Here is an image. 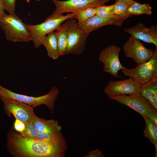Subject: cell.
<instances>
[{
	"instance_id": "6da1fadb",
	"label": "cell",
	"mask_w": 157,
	"mask_h": 157,
	"mask_svg": "<svg viewBox=\"0 0 157 157\" xmlns=\"http://www.w3.org/2000/svg\"><path fill=\"white\" fill-rule=\"evenodd\" d=\"M7 148L13 156L20 157H64L67 146L65 139L46 142L26 138L12 131L8 134Z\"/></svg>"
},
{
	"instance_id": "7a4b0ae2",
	"label": "cell",
	"mask_w": 157,
	"mask_h": 157,
	"mask_svg": "<svg viewBox=\"0 0 157 157\" xmlns=\"http://www.w3.org/2000/svg\"><path fill=\"white\" fill-rule=\"evenodd\" d=\"M76 13H72L66 15L63 14H52L40 24H26L27 29L31 36L35 47H39L42 45L43 39L47 35L56 30L60 25L67 20L75 18Z\"/></svg>"
},
{
	"instance_id": "3957f363",
	"label": "cell",
	"mask_w": 157,
	"mask_h": 157,
	"mask_svg": "<svg viewBox=\"0 0 157 157\" xmlns=\"http://www.w3.org/2000/svg\"><path fill=\"white\" fill-rule=\"evenodd\" d=\"M0 27L9 41L26 42L32 40L26 24L15 14L5 13L0 17Z\"/></svg>"
},
{
	"instance_id": "277c9868",
	"label": "cell",
	"mask_w": 157,
	"mask_h": 157,
	"mask_svg": "<svg viewBox=\"0 0 157 157\" xmlns=\"http://www.w3.org/2000/svg\"><path fill=\"white\" fill-rule=\"evenodd\" d=\"M59 93V90L55 86L52 87L46 94L37 97L17 93L1 86L0 88V96L23 102L33 108L42 104L46 105L52 114Z\"/></svg>"
},
{
	"instance_id": "5b68a950",
	"label": "cell",
	"mask_w": 157,
	"mask_h": 157,
	"mask_svg": "<svg viewBox=\"0 0 157 157\" xmlns=\"http://www.w3.org/2000/svg\"><path fill=\"white\" fill-rule=\"evenodd\" d=\"M108 97L131 108L140 114L143 118L147 117L155 123L157 122V110L154 108L150 102L140 93Z\"/></svg>"
},
{
	"instance_id": "8992f818",
	"label": "cell",
	"mask_w": 157,
	"mask_h": 157,
	"mask_svg": "<svg viewBox=\"0 0 157 157\" xmlns=\"http://www.w3.org/2000/svg\"><path fill=\"white\" fill-rule=\"evenodd\" d=\"M121 70L125 76L141 85L157 78V47H156L153 56L148 61L137 65L134 68L128 69L125 67Z\"/></svg>"
},
{
	"instance_id": "52a82bcc",
	"label": "cell",
	"mask_w": 157,
	"mask_h": 157,
	"mask_svg": "<svg viewBox=\"0 0 157 157\" xmlns=\"http://www.w3.org/2000/svg\"><path fill=\"white\" fill-rule=\"evenodd\" d=\"M74 18L68 19L63 23L68 33V45L66 54L78 55L84 52L89 34L80 28Z\"/></svg>"
},
{
	"instance_id": "ba28073f",
	"label": "cell",
	"mask_w": 157,
	"mask_h": 157,
	"mask_svg": "<svg viewBox=\"0 0 157 157\" xmlns=\"http://www.w3.org/2000/svg\"><path fill=\"white\" fill-rule=\"evenodd\" d=\"M5 111L8 116L13 114L16 118L26 123L33 121L36 116L33 108L25 103L0 96Z\"/></svg>"
},
{
	"instance_id": "9c48e42d",
	"label": "cell",
	"mask_w": 157,
	"mask_h": 157,
	"mask_svg": "<svg viewBox=\"0 0 157 157\" xmlns=\"http://www.w3.org/2000/svg\"><path fill=\"white\" fill-rule=\"evenodd\" d=\"M120 47L114 44L108 46L100 53L99 60L104 64L103 71L109 73L112 76L120 77L119 71L124 68L120 61L119 55Z\"/></svg>"
},
{
	"instance_id": "30bf717a",
	"label": "cell",
	"mask_w": 157,
	"mask_h": 157,
	"mask_svg": "<svg viewBox=\"0 0 157 157\" xmlns=\"http://www.w3.org/2000/svg\"><path fill=\"white\" fill-rule=\"evenodd\" d=\"M56 9L52 14L65 13H77L90 8H97L104 5L109 0H52Z\"/></svg>"
},
{
	"instance_id": "8fae6325",
	"label": "cell",
	"mask_w": 157,
	"mask_h": 157,
	"mask_svg": "<svg viewBox=\"0 0 157 157\" xmlns=\"http://www.w3.org/2000/svg\"><path fill=\"white\" fill-rule=\"evenodd\" d=\"M125 56L132 58L138 65L149 60L154 51L146 48L139 40L131 36L124 44Z\"/></svg>"
},
{
	"instance_id": "7c38bea8",
	"label": "cell",
	"mask_w": 157,
	"mask_h": 157,
	"mask_svg": "<svg viewBox=\"0 0 157 157\" xmlns=\"http://www.w3.org/2000/svg\"><path fill=\"white\" fill-rule=\"evenodd\" d=\"M141 85L130 78L122 81H111L104 88V92L108 97L135 94L140 93Z\"/></svg>"
},
{
	"instance_id": "4fadbf2b",
	"label": "cell",
	"mask_w": 157,
	"mask_h": 157,
	"mask_svg": "<svg viewBox=\"0 0 157 157\" xmlns=\"http://www.w3.org/2000/svg\"><path fill=\"white\" fill-rule=\"evenodd\" d=\"M124 32L139 40L149 43H152L157 47V27L152 25L147 27L140 23L135 26L124 29Z\"/></svg>"
},
{
	"instance_id": "5bb4252c",
	"label": "cell",
	"mask_w": 157,
	"mask_h": 157,
	"mask_svg": "<svg viewBox=\"0 0 157 157\" xmlns=\"http://www.w3.org/2000/svg\"><path fill=\"white\" fill-rule=\"evenodd\" d=\"M123 22L115 17L102 18L95 15L85 22L78 25L80 28L89 34L94 31L105 25H112L120 26Z\"/></svg>"
},
{
	"instance_id": "9a60e30c",
	"label": "cell",
	"mask_w": 157,
	"mask_h": 157,
	"mask_svg": "<svg viewBox=\"0 0 157 157\" xmlns=\"http://www.w3.org/2000/svg\"><path fill=\"white\" fill-rule=\"evenodd\" d=\"M33 123L39 133L55 134L61 133V126L57 120H46L37 116L33 120Z\"/></svg>"
},
{
	"instance_id": "2e32d148",
	"label": "cell",
	"mask_w": 157,
	"mask_h": 157,
	"mask_svg": "<svg viewBox=\"0 0 157 157\" xmlns=\"http://www.w3.org/2000/svg\"><path fill=\"white\" fill-rule=\"evenodd\" d=\"M140 93L157 110V78L142 85Z\"/></svg>"
},
{
	"instance_id": "e0dca14e",
	"label": "cell",
	"mask_w": 157,
	"mask_h": 157,
	"mask_svg": "<svg viewBox=\"0 0 157 157\" xmlns=\"http://www.w3.org/2000/svg\"><path fill=\"white\" fill-rule=\"evenodd\" d=\"M42 44L45 47L48 56L54 60L60 56L57 39L54 31L47 35L43 38Z\"/></svg>"
},
{
	"instance_id": "ac0fdd59",
	"label": "cell",
	"mask_w": 157,
	"mask_h": 157,
	"mask_svg": "<svg viewBox=\"0 0 157 157\" xmlns=\"http://www.w3.org/2000/svg\"><path fill=\"white\" fill-rule=\"evenodd\" d=\"M144 118L145 122L144 131V136L154 145L156 149L155 157H157V124L148 117H146Z\"/></svg>"
},
{
	"instance_id": "d6986e66",
	"label": "cell",
	"mask_w": 157,
	"mask_h": 157,
	"mask_svg": "<svg viewBox=\"0 0 157 157\" xmlns=\"http://www.w3.org/2000/svg\"><path fill=\"white\" fill-rule=\"evenodd\" d=\"M134 1L133 0H119L114 3L113 11V16L121 20L124 21L130 16L127 12V10Z\"/></svg>"
},
{
	"instance_id": "ffe728a7",
	"label": "cell",
	"mask_w": 157,
	"mask_h": 157,
	"mask_svg": "<svg viewBox=\"0 0 157 157\" xmlns=\"http://www.w3.org/2000/svg\"><path fill=\"white\" fill-rule=\"evenodd\" d=\"M55 33L58 42L60 56L66 54L68 35L67 31L63 23L57 28Z\"/></svg>"
},
{
	"instance_id": "44dd1931",
	"label": "cell",
	"mask_w": 157,
	"mask_h": 157,
	"mask_svg": "<svg viewBox=\"0 0 157 157\" xmlns=\"http://www.w3.org/2000/svg\"><path fill=\"white\" fill-rule=\"evenodd\" d=\"M152 8L148 4H141L134 1L127 10L130 16L138 15L142 14L150 15L152 13Z\"/></svg>"
},
{
	"instance_id": "7402d4cb",
	"label": "cell",
	"mask_w": 157,
	"mask_h": 157,
	"mask_svg": "<svg viewBox=\"0 0 157 157\" xmlns=\"http://www.w3.org/2000/svg\"><path fill=\"white\" fill-rule=\"evenodd\" d=\"M97 11V8H90L77 13L75 18L78 19V24L85 22L95 15Z\"/></svg>"
},
{
	"instance_id": "603a6c76",
	"label": "cell",
	"mask_w": 157,
	"mask_h": 157,
	"mask_svg": "<svg viewBox=\"0 0 157 157\" xmlns=\"http://www.w3.org/2000/svg\"><path fill=\"white\" fill-rule=\"evenodd\" d=\"M65 139L61 133L55 134L39 133L35 139L44 142H56Z\"/></svg>"
},
{
	"instance_id": "cb8c5ba5",
	"label": "cell",
	"mask_w": 157,
	"mask_h": 157,
	"mask_svg": "<svg viewBox=\"0 0 157 157\" xmlns=\"http://www.w3.org/2000/svg\"><path fill=\"white\" fill-rule=\"evenodd\" d=\"M115 4L110 6H101L97 7L96 15L100 17L107 18L114 17L113 14Z\"/></svg>"
},
{
	"instance_id": "d4e9b609",
	"label": "cell",
	"mask_w": 157,
	"mask_h": 157,
	"mask_svg": "<svg viewBox=\"0 0 157 157\" xmlns=\"http://www.w3.org/2000/svg\"><path fill=\"white\" fill-rule=\"evenodd\" d=\"M25 124V129L22 135L28 138L35 139L39 132L35 126L33 121Z\"/></svg>"
},
{
	"instance_id": "484cf974",
	"label": "cell",
	"mask_w": 157,
	"mask_h": 157,
	"mask_svg": "<svg viewBox=\"0 0 157 157\" xmlns=\"http://www.w3.org/2000/svg\"><path fill=\"white\" fill-rule=\"evenodd\" d=\"M4 10L9 14H15V0H1Z\"/></svg>"
},
{
	"instance_id": "4316f807",
	"label": "cell",
	"mask_w": 157,
	"mask_h": 157,
	"mask_svg": "<svg viewBox=\"0 0 157 157\" xmlns=\"http://www.w3.org/2000/svg\"><path fill=\"white\" fill-rule=\"evenodd\" d=\"M14 127L16 131L22 133L25 129V124L23 122L15 118Z\"/></svg>"
},
{
	"instance_id": "83f0119b",
	"label": "cell",
	"mask_w": 157,
	"mask_h": 157,
	"mask_svg": "<svg viewBox=\"0 0 157 157\" xmlns=\"http://www.w3.org/2000/svg\"><path fill=\"white\" fill-rule=\"evenodd\" d=\"M86 157H103L104 156L101 152L99 150L96 149L95 150L90 151Z\"/></svg>"
},
{
	"instance_id": "f1b7e54d",
	"label": "cell",
	"mask_w": 157,
	"mask_h": 157,
	"mask_svg": "<svg viewBox=\"0 0 157 157\" xmlns=\"http://www.w3.org/2000/svg\"><path fill=\"white\" fill-rule=\"evenodd\" d=\"M4 9L1 0H0V17L6 13L4 12Z\"/></svg>"
},
{
	"instance_id": "f546056e",
	"label": "cell",
	"mask_w": 157,
	"mask_h": 157,
	"mask_svg": "<svg viewBox=\"0 0 157 157\" xmlns=\"http://www.w3.org/2000/svg\"><path fill=\"white\" fill-rule=\"evenodd\" d=\"M27 3L29 2L30 0H25Z\"/></svg>"
},
{
	"instance_id": "4dcf8cb0",
	"label": "cell",
	"mask_w": 157,
	"mask_h": 157,
	"mask_svg": "<svg viewBox=\"0 0 157 157\" xmlns=\"http://www.w3.org/2000/svg\"><path fill=\"white\" fill-rule=\"evenodd\" d=\"M37 0V1H41V0Z\"/></svg>"
},
{
	"instance_id": "1f68e13d",
	"label": "cell",
	"mask_w": 157,
	"mask_h": 157,
	"mask_svg": "<svg viewBox=\"0 0 157 157\" xmlns=\"http://www.w3.org/2000/svg\"><path fill=\"white\" fill-rule=\"evenodd\" d=\"M115 0L116 1H118L119 0Z\"/></svg>"
},
{
	"instance_id": "d6a6232c",
	"label": "cell",
	"mask_w": 157,
	"mask_h": 157,
	"mask_svg": "<svg viewBox=\"0 0 157 157\" xmlns=\"http://www.w3.org/2000/svg\"><path fill=\"white\" fill-rule=\"evenodd\" d=\"M1 86V85H0V88Z\"/></svg>"
}]
</instances>
